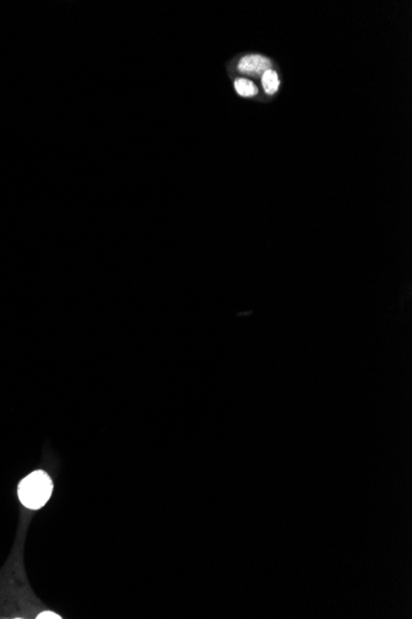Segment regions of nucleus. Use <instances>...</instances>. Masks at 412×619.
I'll list each match as a JSON object with an SVG mask.
<instances>
[{
  "label": "nucleus",
  "instance_id": "3",
  "mask_svg": "<svg viewBox=\"0 0 412 619\" xmlns=\"http://www.w3.org/2000/svg\"><path fill=\"white\" fill-rule=\"evenodd\" d=\"M262 84H263L265 93H268V94H274V93H277V91L279 89V78H278L277 72L273 71V70H270V71L263 73V76H262Z\"/></svg>",
  "mask_w": 412,
  "mask_h": 619
},
{
  "label": "nucleus",
  "instance_id": "4",
  "mask_svg": "<svg viewBox=\"0 0 412 619\" xmlns=\"http://www.w3.org/2000/svg\"><path fill=\"white\" fill-rule=\"evenodd\" d=\"M234 88H236V92L239 93V96H242V97H253V96L258 93V89H257L255 84L248 81V79H244V78L237 79L234 82Z\"/></svg>",
  "mask_w": 412,
  "mask_h": 619
},
{
  "label": "nucleus",
  "instance_id": "2",
  "mask_svg": "<svg viewBox=\"0 0 412 619\" xmlns=\"http://www.w3.org/2000/svg\"><path fill=\"white\" fill-rule=\"evenodd\" d=\"M270 60L267 57L260 56V55H250V56H244L239 63V70L244 74L253 76V77H260L263 76V73L270 71Z\"/></svg>",
  "mask_w": 412,
  "mask_h": 619
},
{
  "label": "nucleus",
  "instance_id": "5",
  "mask_svg": "<svg viewBox=\"0 0 412 619\" xmlns=\"http://www.w3.org/2000/svg\"><path fill=\"white\" fill-rule=\"evenodd\" d=\"M37 618H61L58 614L52 613V612H44V613H41Z\"/></svg>",
  "mask_w": 412,
  "mask_h": 619
},
{
  "label": "nucleus",
  "instance_id": "1",
  "mask_svg": "<svg viewBox=\"0 0 412 619\" xmlns=\"http://www.w3.org/2000/svg\"><path fill=\"white\" fill-rule=\"evenodd\" d=\"M53 485L45 471H34L19 485L18 495L21 503L30 509L45 506L52 495Z\"/></svg>",
  "mask_w": 412,
  "mask_h": 619
}]
</instances>
